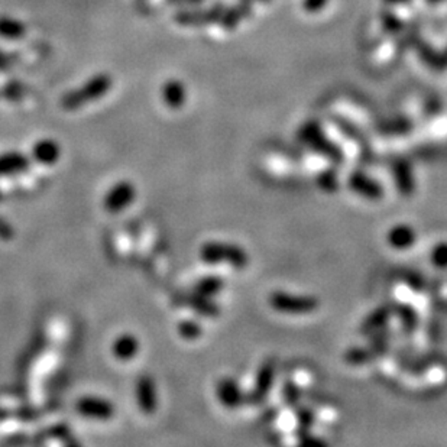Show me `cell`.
Listing matches in <instances>:
<instances>
[{
  "label": "cell",
  "instance_id": "obj_10",
  "mask_svg": "<svg viewBox=\"0 0 447 447\" xmlns=\"http://www.w3.org/2000/svg\"><path fill=\"white\" fill-rule=\"evenodd\" d=\"M61 157V146L53 138H43L32 146V158L41 165H54Z\"/></svg>",
  "mask_w": 447,
  "mask_h": 447
},
{
  "label": "cell",
  "instance_id": "obj_15",
  "mask_svg": "<svg viewBox=\"0 0 447 447\" xmlns=\"http://www.w3.org/2000/svg\"><path fill=\"white\" fill-rule=\"evenodd\" d=\"M161 96L165 106L175 110L184 106L185 99H187V92H185V86L180 80L171 79L162 86Z\"/></svg>",
  "mask_w": 447,
  "mask_h": 447
},
{
  "label": "cell",
  "instance_id": "obj_11",
  "mask_svg": "<svg viewBox=\"0 0 447 447\" xmlns=\"http://www.w3.org/2000/svg\"><path fill=\"white\" fill-rule=\"evenodd\" d=\"M392 174H394L395 187L398 193L404 197H412L416 192V181H414L412 165L404 160H398L394 162Z\"/></svg>",
  "mask_w": 447,
  "mask_h": 447
},
{
  "label": "cell",
  "instance_id": "obj_23",
  "mask_svg": "<svg viewBox=\"0 0 447 447\" xmlns=\"http://www.w3.org/2000/svg\"><path fill=\"white\" fill-rule=\"evenodd\" d=\"M282 398H284V402L289 407L295 408L297 405H300V401H302L300 387L292 381H287L282 387Z\"/></svg>",
  "mask_w": 447,
  "mask_h": 447
},
{
  "label": "cell",
  "instance_id": "obj_1",
  "mask_svg": "<svg viewBox=\"0 0 447 447\" xmlns=\"http://www.w3.org/2000/svg\"><path fill=\"white\" fill-rule=\"evenodd\" d=\"M114 87V79L107 72H97L86 80L82 86L67 92L61 97L62 109L72 111L90 103L103 99Z\"/></svg>",
  "mask_w": 447,
  "mask_h": 447
},
{
  "label": "cell",
  "instance_id": "obj_27",
  "mask_svg": "<svg viewBox=\"0 0 447 447\" xmlns=\"http://www.w3.org/2000/svg\"><path fill=\"white\" fill-rule=\"evenodd\" d=\"M405 281H407V284H408L409 287H412V288L416 289V291H421V289L426 287L423 277H420L419 274L409 272V274L405 277Z\"/></svg>",
  "mask_w": 447,
  "mask_h": 447
},
{
  "label": "cell",
  "instance_id": "obj_20",
  "mask_svg": "<svg viewBox=\"0 0 447 447\" xmlns=\"http://www.w3.org/2000/svg\"><path fill=\"white\" fill-rule=\"evenodd\" d=\"M223 287H225V281H223L220 277L207 275L197 281V284L194 285V292L199 295L211 298L217 295L223 289Z\"/></svg>",
  "mask_w": 447,
  "mask_h": 447
},
{
  "label": "cell",
  "instance_id": "obj_24",
  "mask_svg": "<svg viewBox=\"0 0 447 447\" xmlns=\"http://www.w3.org/2000/svg\"><path fill=\"white\" fill-rule=\"evenodd\" d=\"M431 264L438 270H447V242H438L430 253Z\"/></svg>",
  "mask_w": 447,
  "mask_h": 447
},
{
  "label": "cell",
  "instance_id": "obj_3",
  "mask_svg": "<svg viewBox=\"0 0 447 447\" xmlns=\"http://www.w3.org/2000/svg\"><path fill=\"white\" fill-rule=\"evenodd\" d=\"M270 306L284 314H310L319 309V300L313 295H295L285 291L270 294Z\"/></svg>",
  "mask_w": 447,
  "mask_h": 447
},
{
  "label": "cell",
  "instance_id": "obj_5",
  "mask_svg": "<svg viewBox=\"0 0 447 447\" xmlns=\"http://www.w3.org/2000/svg\"><path fill=\"white\" fill-rule=\"evenodd\" d=\"M135 196H136V190H135V185L131 181L128 180L119 181L107 192L103 202L104 209L111 214L121 213L131 206V203L135 200Z\"/></svg>",
  "mask_w": 447,
  "mask_h": 447
},
{
  "label": "cell",
  "instance_id": "obj_12",
  "mask_svg": "<svg viewBox=\"0 0 447 447\" xmlns=\"http://www.w3.org/2000/svg\"><path fill=\"white\" fill-rule=\"evenodd\" d=\"M31 165L28 155L18 151L0 154V177H11L25 172Z\"/></svg>",
  "mask_w": 447,
  "mask_h": 447
},
{
  "label": "cell",
  "instance_id": "obj_19",
  "mask_svg": "<svg viewBox=\"0 0 447 447\" xmlns=\"http://www.w3.org/2000/svg\"><path fill=\"white\" fill-rule=\"evenodd\" d=\"M187 303L196 313H199L200 316H206V317H216L219 316L220 310H219V306H216L211 298H207V297H203V295H199V294H192L187 297Z\"/></svg>",
  "mask_w": 447,
  "mask_h": 447
},
{
  "label": "cell",
  "instance_id": "obj_4",
  "mask_svg": "<svg viewBox=\"0 0 447 447\" xmlns=\"http://www.w3.org/2000/svg\"><path fill=\"white\" fill-rule=\"evenodd\" d=\"M277 377V362L275 359H268L259 366L252 391L246 395V402L252 405L263 404L272 390Z\"/></svg>",
  "mask_w": 447,
  "mask_h": 447
},
{
  "label": "cell",
  "instance_id": "obj_25",
  "mask_svg": "<svg viewBox=\"0 0 447 447\" xmlns=\"http://www.w3.org/2000/svg\"><path fill=\"white\" fill-rule=\"evenodd\" d=\"M295 417H297L298 426H300V429L303 430H310L316 423V414L310 408L303 407V405L295 407Z\"/></svg>",
  "mask_w": 447,
  "mask_h": 447
},
{
  "label": "cell",
  "instance_id": "obj_17",
  "mask_svg": "<svg viewBox=\"0 0 447 447\" xmlns=\"http://www.w3.org/2000/svg\"><path fill=\"white\" fill-rule=\"evenodd\" d=\"M26 33L25 23L13 16L0 15V38L8 41H18Z\"/></svg>",
  "mask_w": 447,
  "mask_h": 447
},
{
  "label": "cell",
  "instance_id": "obj_6",
  "mask_svg": "<svg viewBox=\"0 0 447 447\" xmlns=\"http://www.w3.org/2000/svg\"><path fill=\"white\" fill-rule=\"evenodd\" d=\"M76 408L80 416L86 419H93V420H110L115 416V405L111 404L109 399L96 397V395H84L82 397Z\"/></svg>",
  "mask_w": 447,
  "mask_h": 447
},
{
  "label": "cell",
  "instance_id": "obj_21",
  "mask_svg": "<svg viewBox=\"0 0 447 447\" xmlns=\"http://www.w3.org/2000/svg\"><path fill=\"white\" fill-rule=\"evenodd\" d=\"M178 334L184 341H196L203 334V327L196 320H182L177 326Z\"/></svg>",
  "mask_w": 447,
  "mask_h": 447
},
{
  "label": "cell",
  "instance_id": "obj_16",
  "mask_svg": "<svg viewBox=\"0 0 447 447\" xmlns=\"http://www.w3.org/2000/svg\"><path fill=\"white\" fill-rule=\"evenodd\" d=\"M394 314L392 306H382L372 311L360 324L362 334H374L385 327L390 317Z\"/></svg>",
  "mask_w": 447,
  "mask_h": 447
},
{
  "label": "cell",
  "instance_id": "obj_26",
  "mask_svg": "<svg viewBox=\"0 0 447 447\" xmlns=\"http://www.w3.org/2000/svg\"><path fill=\"white\" fill-rule=\"evenodd\" d=\"M15 236V231L13 228L9 225V223L0 217V239L2 241H12Z\"/></svg>",
  "mask_w": 447,
  "mask_h": 447
},
{
  "label": "cell",
  "instance_id": "obj_7",
  "mask_svg": "<svg viewBox=\"0 0 447 447\" xmlns=\"http://www.w3.org/2000/svg\"><path fill=\"white\" fill-rule=\"evenodd\" d=\"M135 397L140 412L145 416H153L157 409V387L151 375L143 374L138 378L135 385Z\"/></svg>",
  "mask_w": 447,
  "mask_h": 447
},
{
  "label": "cell",
  "instance_id": "obj_9",
  "mask_svg": "<svg viewBox=\"0 0 447 447\" xmlns=\"http://www.w3.org/2000/svg\"><path fill=\"white\" fill-rule=\"evenodd\" d=\"M216 397L223 407L231 409L241 407L246 401V395L233 378H221L216 384Z\"/></svg>",
  "mask_w": 447,
  "mask_h": 447
},
{
  "label": "cell",
  "instance_id": "obj_18",
  "mask_svg": "<svg viewBox=\"0 0 447 447\" xmlns=\"http://www.w3.org/2000/svg\"><path fill=\"white\" fill-rule=\"evenodd\" d=\"M394 314L399 319L401 327L405 334H413L419 327V314L409 304H394Z\"/></svg>",
  "mask_w": 447,
  "mask_h": 447
},
{
  "label": "cell",
  "instance_id": "obj_8",
  "mask_svg": "<svg viewBox=\"0 0 447 447\" xmlns=\"http://www.w3.org/2000/svg\"><path fill=\"white\" fill-rule=\"evenodd\" d=\"M348 184L352 192L363 199L381 200L384 197L382 184L362 171H353L348 178Z\"/></svg>",
  "mask_w": 447,
  "mask_h": 447
},
{
  "label": "cell",
  "instance_id": "obj_13",
  "mask_svg": "<svg viewBox=\"0 0 447 447\" xmlns=\"http://www.w3.org/2000/svg\"><path fill=\"white\" fill-rule=\"evenodd\" d=\"M140 349V343L139 339L132 333H123L121 336H118L111 345V352H114V356L118 360L122 362H129L132 360Z\"/></svg>",
  "mask_w": 447,
  "mask_h": 447
},
{
  "label": "cell",
  "instance_id": "obj_14",
  "mask_svg": "<svg viewBox=\"0 0 447 447\" xmlns=\"http://www.w3.org/2000/svg\"><path fill=\"white\" fill-rule=\"evenodd\" d=\"M417 241L416 231L408 225H397L391 228L387 233V242L391 248L397 250H404L412 248Z\"/></svg>",
  "mask_w": 447,
  "mask_h": 447
},
{
  "label": "cell",
  "instance_id": "obj_2",
  "mask_svg": "<svg viewBox=\"0 0 447 447\" xmlns=\"http://www.w3.org/2000/svg\"><path fill=\"white\" fill-rule=\"evenodd\" d=\"M200 259L207 265L228 264L235 270H243L249 264L246 250L233 243L206 242L200 248Z\"/></svg>",
  "mask_w": 447,
  "mask_h": 447
},
{
  "label": "cell",
  "instance_id": "obj_22",
  "mask_svg": "<svg viewBox=\"0 0 447 447\" xmlns=\"http://www.w3.org/2000/svg\"><path fill=\"white\" fill-rule=\"evenodd\" d=\"M316 182H317L319 187L326 193H334L339 189L338 172L331 168L323 170L321 172H319Z\"/></svg>",
  "mask_w": 447,
  "mask_h": 447
}]
</instances>
